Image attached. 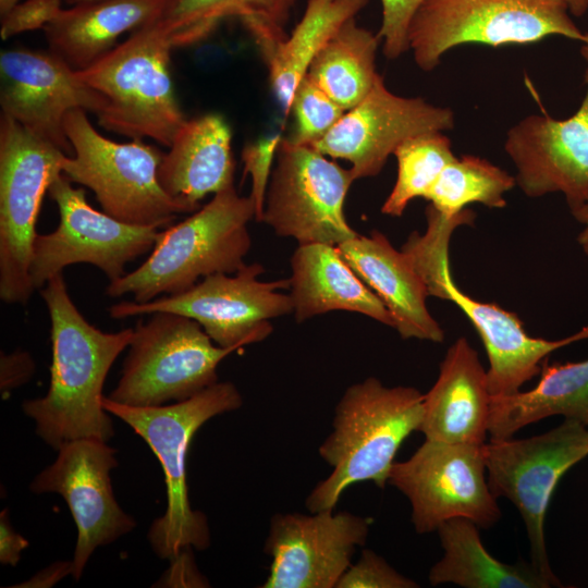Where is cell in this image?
I'll use <instances>...</instances> for the list:
<instances>
[{
  "label": "cell",
  "instance_id": "obj_1",
  "mask_svg": "<svg viewBox=\"0 0 588 588\" xmlns=\"http://www.w3.org/2000/svg\"><path fill=\"white\" fill-rule=\"evenodd\" d=\"M39 293L51 323L50 383L46 395L25 400L22 409L35 421L37 436L54 450L83 438L108 442L114 429L102 406V388L134 328L103 332L89 323L73 303L62 272Z\"/></svg>",
  "mask_w": 588,
  "mask_h": 588
},
{
  "label": "cell",
  "instance_id": "obj_2",
  "mask_svg": "<svg viewBox=\"0 0 588 588\" xmlns=\"http://www.w3.org/2000/svg\"><path fill=\"white\" fill-rule=\"evenodd\" d=\"M426 219V231L413 232L401 250L424 281L428 295L452 302L474 326L488 355L487 379L492 397L517 393L540 373L552 352L588 339V324L560 340L531 336L514 313L464 293L452 275L450 241L456 228L474 223L475 212L467 208L446 218L429 205Z\"/></svg>",
  "mask_w": 588,
  "mask_h": 588
},
{
  "label": "cell",
  "instance_id": "obj_3",
  "mask_svg": "<svg viewBox=\"0 0 588 588\" xmlns=\"http://www.w3.org/2000/svg\"><path fill=\"white\" fill-rule=\"evenodd\" d=\"M422 414L424 394L415 388L385 387L375 377L348 387L335 406L332 431L319 446L332 471L308 494L306 509L334 510L357 482L384 489L399 449L418 430Z\"/></svg>",
  "mask_w": 588,
  "mask_h": 588
},
{
  "label": "cell",
  "instance_id": "obj_4",
  "mask_svg": "<svg viewBox=\"0 0 588 588\" xmlns=\"http://www.w3.org/2000/svg\"><path fill=\"white\" fill-rule=\"evenodd\" d=\"M255 218L252 196H240L234 185L185 220L159 231L148 258L135 270L109 281L106 294H132L147 303L180 294L208 275L234 273L246 262L252 246L248 222Z\"/></svg>",
  "mask_w": 588,
  "mask_h": 588
},
{
  "label": "cell",
  "instance_id": "obj_5",
  "mask_svg": "<svg viewBox=\"0 0 588 588\" xmlns=\"http://www.w3.org/2000/svg\"><path fill=\"white\" fill-rule=\"evenodd\" d=\"M242 404L241 392L228 381L217 382L186 401L160 406H130L103 396V408L142 437L162 466L167 510L148 531L150 546L160 559L171 561L185 549L201 551L209 547L207 517L189 503L186 456L191 440L206 421Z\"/></svg>",
  "mask_w": 588,
  "mask_h": 588
},
{
  "label": "cell",
  "instance_id": "obj_6",
  "mask_svg": "<svg viewBox=\"0 0 588 588\" xmlns=\"http://www.w3.org/2000/svg\"><path fill=\"white\" fill-rule=\"evenodd\" d=\"M173 48L159 20L134 30L89 68L76 71L82 82L106 98L107 106L97 115L101 127L170 147L187 120L169 71Z\"/></svg>",
  "mask_w": 588,
  "mask_h": 588
},
{
  "label": "cell",
  "instance_id": "obj_7",
  "mask_svg": "<svg viewBox=\"0 0 588 588\" xmlns=\"http://www.w3.org/2000/svg\"><path fill=\"white\" fill-rule=\"evenodd\" d=\"M83 109L66 113L64 132L73 156L62 174L90 188L109 216L134 225L167 228L176 215L194 212L161 187L158 168L164 152L143 139L117 143L100 135Z\"/></svg>",
  "mask_w": 588,
  "mask_h": 588
},
{
  "label": "cell",
  "instance_id": "obj_8",
  "mask_svg": "<svg viewBox=\"0 0 588 588\" xmlns=\"http://www.w3.org/2000/svg\"><path fill=\"white\" fill-rule=\"evenodd\" d=\"M562 0H424L408 27V48L419 69H436L465 44L526 45L560 35L581 41L583 33Z\"/></svg>",
  "mask_w": 588,
  "mask_h": 588
},
{
  "label": "cell",
  "instance_id": "obj_9",
  "mask_svg": "<svg viewBox=\"0 0 588 588\" xmlns=\"http://www.w3.org/2000/svg\"><path fill=\"white\" fill-rule=\"evenodd\" d=\"M137 321L110 400L150 407L186 401L218 381L217 368L234 350L218 346L194 319L159 311Z\"/></svg>",
  "mask_w": 588,
  "mask_h": 588
},
{
  "label": "cell",
  "instance_id": "obj_10",
  "mask_svg": "<svg viewBox=\"0 0 588 588\" xmlns=\"http://www.w3.org/2000/svg\"><path fill=\"white\" fill-rule=\"evenodd\" d=\"M68 154L14 120L0 118V298L26 305L42 198Z\"/></svg>",
  "mask_w": 588,
  "mask_h": 588
},
{
  "label": "cell",
  "instance_id": "obj_11",
  "mask_svg": "<svg viewBox=\"0 0 588 588\" xmlns=\"http://www.w3.org/2000/svg\"><path fill=\"white\" fill-rule=\"evenodd\" d=\"M587 455L588 426L573 419L542 434L485 444L489 488L495 498H506L518 510L528 536L530 564L552 587L562 585L549 563L547 510L562 476Z\"/></svg>",
  "mask_w": 588,
  "mask_h": 588
},
{
  "label": "cell",
  "instance_id": "obj_12",
  "mask_svg": "<svg viewBox=\"0 0 588 588\" xmlns=\"http://www.w3.org/2000/svg\"><path fill=\"white\" fill-rule=\"evenodd\" d=\"M258 262L245 264L234 273H215L191 289L147 303L123 301L111 305L113 319L159 311L180 314L196 320L220 347L234 351L265 340L273 330L271 319L293 313L290 280L261 281Z\"/></svg>",
  "mask_w": 588,
  "mask_h": 588
},
{
  "label": "cell",
  "instance_id": "obj_13",
  "mask_svg": "<svg viewBox=\"0 0 588 588\" xmlns=\"http://www.w3.org/2000/svg\"><path fill=\"white\" fill-rule=\"evenodd\" d=\"M344 169L309 146L282 137L269 181L262 222L298 245L338 246L358 233L348 224L344 204L355 182Z\"/></svg>",
  "mask_w": 588,
  "mask_h": 588
},
{
  "label": "cell",
  "instance_id": "obj_14",
  "mask_svg": "<svg viewBox=\"0 0 588 588\" xmlns=\"http://www.w3.org/2000/svg\"><path fill=\"white\" fill-rule=\"evenodd\" d=\"M485 444L426 439L408 460L393 463L388 483L408 499L417 534L437 531L454 517L481 528L498 523L501 511L486 477Z\"/></svg>",
  "mask_w": 588,
  "mask_h": 588
},
{
  "label": "cell",
  "instance_id": "obj_15",
  "mask_svg": "<svg viewBox=\"0 0 588 588\" xmlns=\"http://www.w3.org/2000/svg\"><path fill=\"white\" fill-rule=\"evenodd\" d=\"M60 174L49 186L48 195L57 204L60 221L57 229L37 234L29 265L35 290L73 264H89L113 281L125 267L155 246L158 228L122 222L94 209L84 188Z\"/></svg>",
  "mask_w": 588,
  "mask_h": 588
},
{
  "label": "cell",
  "instance_id": "obj_16",
  "mask_svg": "<svg viewBox=\"0 0 588 588\" xmlns=\"http://www.w3.org/2000/svg\"><path fill=\"white\" fill-rule=\"evenodd\" d=\"M56 461L32 481L34 493H58L77 527L72 576L82 577L94 551L128 534L136 520L117 502L110 473L118 466L115 449L91 438L63 443Z\"/></svg>",
  "mask_w": 588,
  "mask_h": 588
},
{
  "label": "cell",
  "instance_id": "obj_17",
  "mask_svg": "<svg viewBox=\"0 0 588 588\" xmlns=\"http://www.w3.org/2000/svg\"><path fill=\"white\" fill-rule=\"evenodd\" d=\"M371 519L347 511L277 513L264 551L271 558L261 588H335L366 543Z\"/></svg>",
  "mask_w": 588,
  "mask_h": 588
},
{
  "label": "cell",
  "instance_id": "obj_18",
  "mask_svg": "<svg viewBox=\"0 0 588 588\" xmlns=\"http://www.w3.org/2000/svg\"><path fill=\"white\" fill-rule=\"evenodd\" d=\"M451 108L420 97L393 94L379 74L371 90L346 110L336 124L311 148L351 163L355 180L379 174L388 158L405 139L454 127Z\"/></svg>",
  "mask_w": 588,
  "mask_h": 588
},
{
  "label": "cell",
  "instance_id": "obj_19",
  "mask_svg": "<svg viewBox=\"0 0 588 588\" xmlns=\"http://www.w3.org/2000/svg\"><path fill=\"white\" fill-rule=\"evenodd\" d=\"M0 82L1 114L68 155L73 148L63 127L66 113L83 109L98 115L107 106L100 93L49 49L1 51Z\"/></svg>",
  "mask_w": 588,
  "mask_h": 588
},
{
  "label": "cell",
  "instance_id": "obj_20",
  "mask_svg": "<svg viewBox=\"0 0 588 588\" xmlns=\"http://www.w3.org/2000/svg\"><path fill=\"white\" fill-rule=\"evenodd\" d=\"M504 149L527 197L561 193L571 211L588 204V85L573 115H527L507 131Z\"/></svg>",
  "mask_w": 588,
  "mask_h": 588
},
{
  "label": "cell",
  "instance_id": "obj_21",
  "mask_svg": "<svg viewBox=\"0 0 588 588\" xmlns=\"http://www.w3.org/2000/svg\"><path fill=\"white\" fill-rule=\"evenodd\" d=\"M491 399L487 370L461 336L448 348L434 384L424 394L418 431L428 440L485 444Z\"/></svg>",
  "mask_w": 588,
  "mask_h": 588
},
{
  "label": "cell",
  "instance_id": "obj_22",
  "mask_svg": "<svg viewBox=\"0 0 588 588\" xmlns=\"http://www.w3.org/2000/svg\"><path fill=\"white\" fill-rule=\"evenodd\" d=\"M356 274L390 311L402 339L440 343L444 331L427 307L428 292L407 256L384 234L372 231L336 246Z\"/></svg>",
  "mask_w": 588,
  "mask_h": 588
},
{
  "label": "cell",
  "instance_id": "obj_23",
  "mask_svg": "<svg viewBox=\"0 0 588 588\" xmlns=\"http://www.w3.org/2000/svg\"><path fill=\"white\" fill-rule=\"evenodd\" d=\"M158 168V180L172 198L194 212L199 201L234 185L232 131L218 113L187 119Z\"/></svg>",
  "mask_w": 588,
  "mask_h": 588
},
{
  "label": "cell",
  "instance_id": "obj_24",
  "mask_svg": "<svg viewBox=\"0 0 588 588\" xmlns=\"http://www.w3.org/2000/svg\"><path fill=\"white\" fill-rule=\"evenodd\" d=\"M290 297L297 322L333 310L365 315L394 328L377 294L356 274L334 245H298L291 258Z\"/></svg>",
  "mask_w": 588,
  "mask_h": 588
},
{
  "label": "cell",
  "instance_id": "obj_25",
  "mask_svg": "<svg viewBox=\"0 0 588 588\" xmlns=\"http://www.w3.org/2000/svg\"><path fill=\"white\" fill-rule=\"evenodd\" d=\"M171 0H100L72 5L44 27L49 50L75 71L97 62L125 32L159 21Z\"/></svg>",
  "mask_w": 588,
  "mask_h": 588
},
{
  "label": "cell",
  "instance_id": "obj_26",
  "mask_svg": "<svg viewBox=\"0 0 588 588\" xmlns=\"http://www.w3.org/2000/svg\"><path fill=\"white\" fill-rule=\"evenodd\" d=\"M299 0H171L160 19L174 48L209 38L228 19H237L255 40L261 57L283 41L291 13Z\"/></svg>",
  "mask_w": 588,
  "mask_h": 588
},
{
  "label": "cell",
  "instance_id": "obj_27",
  "mask_svg": "<svg viewBox=\"0 0 588 588\" xmlns=\"http://www.w3.org/2000/svg\"><path fill=\"white\" fill-rule=\"evenodd\" d=\"M561 415L588 426V358L541 366L538 383L528 391L491 399L490 440L512 438L527 425Z\"/></svg>",
  "mask_w": 588,
  "mask_h": 588
},
{
  "label": "cell",
  "instance_id": "obj_28",
  "mask_svg": "<svg viewBox=\"0 0 588 588\" xmlns=\"http://www.w3.org/2000/svg\"><path fill=\"white\" fill-rule=\"evenodd\" d=\"M478 525L465 517L442 523L437 531L443 556L429 572L432 586L464 588H549L551 584L530 564H507L483 547Z\"/></svg>",
  "mask_w": 588,
  "mask_h": 588
},
{
  "label": "cell",
  "instance_id": "obj_29",
  "mask_svg": "<svg viewBox=\"0 0 588 588\" xmlns=\"http://www.w3.org/2000/svg\"><path fill=\"white\" fill-rule=\"evenodd\" d=\"M369 0H307L291 35L264 59L277 102L286 118L296 87L317 53Z\"/></svg>",
  "mask_w": 588,
  "mask_h": 588
},
{
  "label": "cell",
  "instance_id": "obj_30",
  "mask_svg": "<svg viewBox=\"0 0 588 588\" xmlns=\"http://www.w3.org/2000/svg\"><path fill=\"white\" fill-rule=\"evenodd\" d=\"M378 34L347 21L311 61L306 76L345 111L371 90L379 73Z\"/></svg>",
  "mask_w": 588,
  "mask_h": 588
},
{
  "label": "cell",
  "instance_id": "obj_31",
  "mask_svg": "<svg viewBox=\"0 0 588 588\" xmlns=\"http://www.w3.org/2000/svg\"><path fill=\"white\" fill-rule=\"evenodd\" d=\"M516 185L515 176L489 160L465 155L442 171L426 198L446 218L461 213L470 204L504 208L505 194Z\"/></svg>",
  "mask_w": 588,
  "mask_h": 588
},
{
  "label": "cell",
  "instance_id": "obj_32",
  "mask_svg": "<svg viewBox=\"0 0 588 588\" xmlns=\"http://www.w3.org/2000/svg\"><path fill=\"white\" fill-rule=\"evenodd\" d=\"M393 155L397 175L381 207V212L391 217H401L413 199L426 198L444 168L456 158L443 132L412 136L401 143Z\"/></svg>",
  "mask_w": 588,
  "mask_h": 588
},
{
  "label": "cell",
  "instance_id": "obj_33",
  "mask_svg": "<svg viewBox=\"0 0 588 588\" xmlns=\"http://www.w3.org/2000/svg\"><path fill=\"white\" fill-rule=\"evenodd\" d=\"M344 112L305 75L292 99L290 114L294 118V128L286 138L293 144L311 147L330 132Z\"/></svg>",
  "mask_w": 588,
  "mask_h": 588
},
{
  "label": "cell",
  "instance_id": "obj_34",
  "mask_svg": "<svg viewBox=\"0 0 588 588\" xmlns=\"http://www.w3.org/2000/svg\"><path fill=\"white\" fill-rule=\"evenodd\" d=\"M419 585L394 569L375 551L364 549L335 588H416Z\"/></svg>",
  "mask_w": 588,
  "mask_h": 588
},
{
  "label": "cell",
  "instance_id": "obj_35",
  "mask_svg": "<svg viewBox=\"0 0 588 588\" xmlns=\"http://www.w3.org/2000/svg\"><path fill=\"white\" fill-rule=\"evenodd\" d=\"M282 139L280 133L260 138L245 145L242 151L244 176L252 177L250 196L255 203V219L262 222L266 194L271 177V166L275 160L277 150Z\"/></svg>",
  "mask_w": 588,
  "mask_h": 588
},
{
  "label": "cell",
  "instance_id": "obj_36",
  "mask_svg": "<svg viewBox=\"0 0 588 588\" xmlns=\"http://www.w3.org/2000/svg\"><path fill=\"white\" fill-rule=\"evenodd\" d=\"M424 0H381L382 20L377 33L388 59H397L408 48L409 23Z\"/></svg>",
  "mask_w": 588,
  "mask_h": 588
},
{
  "label": "cell",
  "instance_id": "obj_37",
  "mask_svg": "<svg viewBox=\"0 0 588 588\" xmlns=\"http://www.w3.org/2000/svg\"><path fill=\"white\" fill-rule=\"evenodd\" d=\"M61 0H25L1 16L0 35L7 40L17 34L42 28L61 12Z\"/></svg>",
  "mask_w": 588,
  "mask_h": 588
},
{
  "label": "cell",
  "instance_id": "obj_38",
  "mask_svg": "<svg viewBox=\"0 0 588 588\" xmlns=\"http://www.w3.org/2000/svg\"><path fill=\"white\" fill-rule=\"evenodd\" d=\"M35 362L26 351L13 353L1 352L0 356V391L1 394L27 383L35 373Z\"/></svg>",
  "mask_w": 588,
  "mask_h": 588
},
{
  "label": "cell",
  "instance_id": "obj_39",
  "mask_svg": "<svg viewBox=\"0 0 588 588\" xmlns=\"http://www.w3.org/2000/svg\"><path fill=\"white\" fill-rule=\"evenodd\" d=\"M28 547V541L12 527L8 510L0 514V562L3 565L15 566L21 554Z\"/></svg>",
  "mask_w": 588,
  "mask_h": 588
},
{
  "label": "cell",
  "instance_id": "obj_40",
  "mask_svg": "<svg viewBox=\"0 0 588 588\" xmlns=\"http://www.w3.org/2000/svg\"><path fill=\"white\" fill-rule=\"evenodd\" d=\"M73 564L72 561H58L49 566L45 567L37 574H35L28 580L15 585L14 587H27V588H48L56 585L63 577L72 575Z\"/></svg>",
  "mask_w": 588,
  "mask_h": 588
},
{
  "label": "cell",
  "instance_id": "obj_41",
  "mask_svg": "<svg viewBox=\"0 0 588 588\" xmlns=\"http://www.w3.org/2000/svg\"><path fill=\"white\" fill-rule=\"evenodd\" d=\"M572 215L583 225V230L577 236V242L580 245L581 243L588 241V204L575 211H572Z\"/></svg>",
  "mask_w": 588,
  "mask_h": 588
},
{
  "label": "cell",
  "instance_id": "obj_42",
  "mask_svg": "<svg viewBox=\"0 0 588 588\" xmlns=\"http://www.w3.org/2000/svg\"><path fill=\"white\" fill-rule=\"evenodd\" d=\"M568 12L575 16H581L588 10V0H562Z\"/></svg>",
  "mask_w": 588,
  "mask_h": 588
},
{
  "label": "cell",
  "instance_id": "obj_43",
  "mask_svg": "<svg viewBox=\"0 0 588 588\" xmlns=\"http://www.w3.org/2000/svg\"><path fill=\"white\" fill-rule=\"evenodd\" d=\"M580 53L587 62V68L584 74V81L588 85V33H585L584 39L581 40Z\"/></svg>",
  "mask_w": 588,
  "mask_h": 588
},
{
  "label": "cell",
  "instance_id": "obj_44",
  "mask_svg": "<svg viewBox=\"0 0 588 588\" xmlns=\"http://www.w3.org/2000/svg\"><path fill=\"white\" fill-rule=\"evenodd\" d=\"M16 3H19V0H0V15H4L7 12H9Z\"/></svg>",
  "mask_w": 588,
  "mask_h": 588
},
{
  "label": "cell",
  "instance_id": "obj_45",
  "mask_svg": "<svg viewBox=\"0 0 588 588\" xmlns=\"http://www.w3.org/2000/svg\"><path fill=\"white\" fill-rule=\"evenodd\" d=\"M70 5H75L85 2L100 1V0H64Z\"/></svg>",
  "mask_w": 588,
  "mask_h": 588
},
{
  "label": "cell",
  "instance_id": "obj_46",
  "mask_svg": "<svg viewBox=\"0 0 588 588\" xmlns=\"http://www.w3.org/2000/svg\"><path fill=\"white\" fill-rule=\"evenodd\" d=\"M580 246H581L583 252L585 253V255L588 257V241L585 242V243H581Z\"/></svg>",
  "mask_w": 588,
  "mask_h": 588
}]
</instances>
